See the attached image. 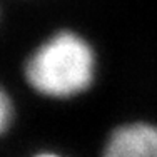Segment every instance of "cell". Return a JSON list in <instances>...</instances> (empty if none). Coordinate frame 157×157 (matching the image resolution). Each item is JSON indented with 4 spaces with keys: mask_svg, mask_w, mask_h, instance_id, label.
<instances>
[{
    "mask_svg": "<svg viewBox=\"0 0 157 157\" xmlns=\"http://www.w3.org/2000/svg\"><path fill=\"white\" fill-rule=\"evenodd\" d=\"M94 75V48L80 33L72 30L55 32L25 62L29 85L54 99H67L87 90Z\"/></svg>",
    "mask_w": 157,
    "mask_h": 157,
    "instance_id": "obj_1",
    "label": "cell"
},
{
    "mask_svg": "<svg viewBox=\"0 0 157 157\" xmlns=\"http://www.w3.org/2000/svg\"><path fill=\"white\" fill-rule=\"evenodd\" d=\"M104 157H157V127L149 124L119 127L107 142Z\"/></svg>",
    "mask_w": 157,
    "mask_h": 157,
    "instance_id": "obj_2",
    "label": "cell"
},
{
    "mask_svg": "<svg viewBox=\"0 0 157 157\" xmlns=\"http://www.w3.org/2000/svg\"><path fill=\"white\" fill-rule=\"evenodd\" d=\"M0 121H2V130H7L10 125V121H12V114H13V107H12V102H10L7 92L2 94V102H0Z\"/></svg>",
    "mask_w": 157,
    "mask_h": 157,
    "instance_id": "obj_3",
    "label": "cell"
},
{
    "mask_svg": "<svg viewBox=\"0 0 157 157\" xmlns=\"http://www.w3.org/2000/svg\"><path fill=\"white\" fill-rule=\"evenodd\" d=\"M39 157H59V155H52V154H44V155H39Z\"/></svg>",
    "mask_w": 157,
    "mask_h": 157,
    "instance_id": "obj_4",
    "label": "cell"
}]
</instances>
